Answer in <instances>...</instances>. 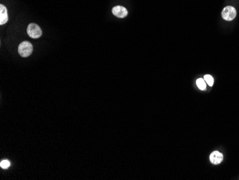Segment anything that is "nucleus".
Wrapping results in <instances>:
<instances>
[{
	"instance_id": "f03ea898",
	"label": "nucleus",
	"mask_w": 239,
	"mask_h": 180,
	"mask_svg": "<svg viewBox=\"0 0 239 180\" xmlns=\"http://www.w3.org/2000/svg\"><path fill=\"white\" fill-rule=\"evenodd\" d=\"M27 32L28 35L30 37L33 38V39L39 38L42 34L41 28L37 24H35V23H31V24L28 25Z\"/></svg>"
},
{
	"instance_id": "0eeeda50",
	"label": "nucleus",
	"mask_w": 239,
	"mask_h": 180,
	"mask_svg": "<svg viewBox=\"0 0 239 180\" xmlns=\"http://www.w3.org/2000/svg\"><path fill=\"white\" fill-rule=\"evenodd\" d=\"M197 86L198 87V88L201 91H204L206 89V84H205V81L204 79L203 78H198L196 81Z\"/></svg>"
},
{
	"instance_id": "f257e3e1",
	"label": "nucleus",
	"mask_w": 239,
	"mask_h": 180,
	"mask_svg": "<svg viewBox=\"0 0 239 180\" xmlns=\"http://www.w3.org/2000/svg\"><path fill=\"white\" fill-rule=\"evenodd\" d=\"M33 51V46L30 42L24 41L20 43L18 48V52L19 54L23 58H27L32 54Z\"/></svg>"
},
{
	"instance_id": "6e6552de",
	"label": "nucleus",
	"mask_w": 239,
	"mask_h": 180,
	"mask_svg": "<svg viewBox=\"0 0 239 180\" xmlns=\"http://www.w3.org/2000/svg\"><path fill=\"white\" fill-rule=\"evenodd\" d=\"M204 80L206 83L209 85L210 86H213V83H214V80L213 78L210 75H205L204 76Z\"/></svg>"
},
{
	"instance_id": "423d86ee",
	"label": "nucleus",
	"mask_w": 239,
	"mask_h": 180,
	"mask_svg": "<svg viewBox=\"0 0 239 180\" xmlns=\"http://www.w3.org/2000/svg\"><path fill=\"white\" fill-rule=\"evenodd\" d=\"M8 21V14L7 10L3 4L0 5V25L6 24Z\"/></svg>"
},
{
	"instance_id": "20e7f679",
	"label": "nucleus",
	"mask_w": 239,
	"mask_h": 180,
	"mask_svg": "<svg viewBox=\"0 0 239 180\" xmlns=\"http://www.w3.org/2000/svg\"><path fill=\"white\" fill-rule=\"evenodd\" d=\"M112 14L119 18H124L128 15V10L122 6H115L112 9Z\"/></svg>"
},
{
	"instance_id": "7ed1b4c3",
	"label": "nucleus",
	"mask_w": 239,
	"mask_h": 180,
	"mask_svg": "<svg viewBox=\"0 0 239 180\" xmlns=\"http://www.w3.org/2000/svg\"><path fill=\"white\" fill-rule=\"evenodd\" d=\"M222 17L226 21H231L236 16V10L233 7H225L221 12Z\"/></svg>"
},
{
	"instance_id": "39448f33",
	"label": "nucleus",
	"mask_w": 239,
	"mask_h": 180,
	"mask_svg": "<svg viewBox=\"0 0 239 180\" xmlns=\"http://www.w3.org/2000/svg\"><path fill=\"white\" fill-rule=\"evenodd\" d=\"M223 159V155L218 151H214L210 154V161L212 164L217 165L222 162Z\"/></svg>"
},
{
	"instance_id": "1a4fd4ad",
	"label": "nucleus",
	"mask_w": 239,
	"mask_h": 180,
	"mask_svg": "<svg viewBox=\"0 0 239 180\" xmlns=\"http://www.w3.org/2000/svg\"><path fill=\"white\" fill-rule=\"evenodd\" d=\"M10 164H10L9 161H8V160H3V161H1V163H0V166H1V167H2V169H8L9 167L10 166Z\"/></svg>"
}]
</instances>
